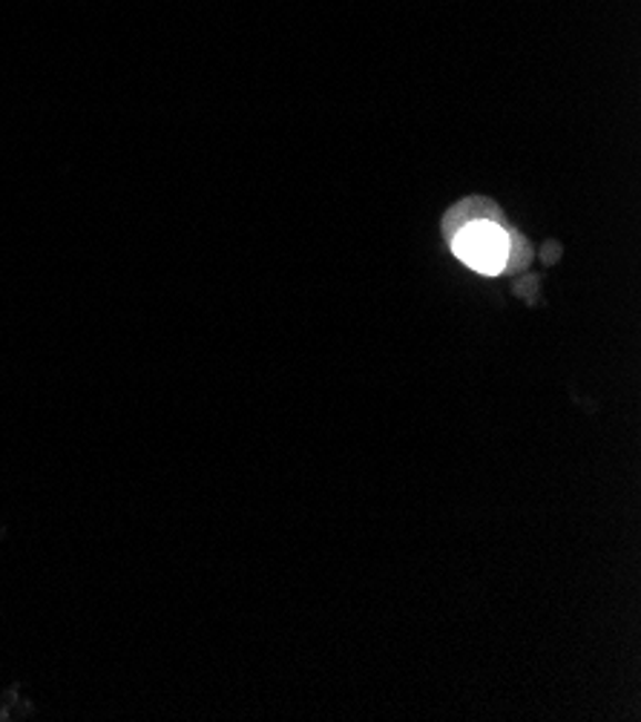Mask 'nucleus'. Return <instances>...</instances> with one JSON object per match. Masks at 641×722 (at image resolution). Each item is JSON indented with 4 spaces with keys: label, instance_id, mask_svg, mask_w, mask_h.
Masks as SVG:
<instances>
[{
    "label": "nucleus",
    "instance_id": "nucleus-1",
    "mask_svg": "<svg viewBox=\"0 0 641 722\" xmlns=\"http://www.w3.org/2000/svg\"><path fill=\"white\" fill-rule=\"evenodd\" d=\"M509 242H512V231H507L500 222L475 220L451 236V248L460 263L478 274L498 276L507 265Z\"/></svg>",
    "mask_w": 641,
    "mask_h": 722
},
{
    "label": "nucleus",
    "instance_id": "nucleus-2",
    "mask_svg": "<svg viewBox=\"0 0 641 722\" xmlns=\"http://www.w3.org/2000/svg\"><path fill=\"white\" fill-rule=\"evenodd\" d=\"M475 220H489V222H500V225H503V220H500V207L495 205V202H489V199H478V196L464 199V202H458V205L446 213L444 227H446V234H449V240L458 234L460 227L469 225V222H475Z\"/></svg>",
    "mask_w": 641,
    "mask_h": 722
},
{
    "label": "nucleus",
    "instance_id": "nucleus-3",
    "mask_svg": "<svg viewBox=\"0 0 641 722\" xmlns=\"http://www.w3.org/2000/svg\"><path fill=\"white\" fill-rule=\"evenodd\" d=\"M529 260H532V248H529L527 240H523L521 234H515L512 231V242H509V254H507V265H503V271L523 268Z\"/></svg>",
    "mask_w": 641,
    "mask_h": 722
},
{
    "label": "nucleus",
    "instance_id": "nucleus-4",
    "mask_svg": "<svg viewBox=\"0 0 641 722\" xmlns=\"http://www.w3.org/2000/svg\"><path fill=\"white\" fill-rule=\"evenodd\" d=\"M558 254H561V248H558V245H547V248H543V263H556L558 260Z\"/></svg>",
    "mask_w": 641,
    "mask_h": 722
}]
</instances>
